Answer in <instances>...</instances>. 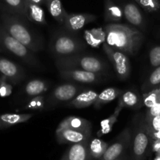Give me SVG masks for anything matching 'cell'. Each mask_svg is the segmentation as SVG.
Listing matches in <instances>:
<instances>
[{"mask_svg": "<svg viewBox=\"0 0 160 160\" xmlns=\"http://www.w3.org/2000/svg\"><path fill=\"white\" fill-rule=\"evenodd\" d=\"M106 43L126 55L134 56L143 44L145 36L136 28L120 23H110L104 28Z\"/></svg>", "mask_w": 160, "mask_h": 160, "instance_id": "cell-1", "label": "cell"}, {"mask_svg": "<svg viewBox=\"0 0 160 160\" xmlns=\"http://www.w3.org/2000/svg\"><path fill=\"white\" fill-rule=\"evenodd\" d=\"M0 23L10 35L33 52H38L44 48L42 38L28 28L26 21L21 17L0 10Z\"/></svg>", "mask_w": 160, "mask_h": 160, "instance_id": "cell-2", "label": "cell"}, {"mask_svg": "<svg viewBox=\"0 0 160 160\" xmlns=\"http://www.w3.org/2000/svg\"><path fill=\"white\" fill-rule=\"evenodd\" d=\"M0 48H2V50H5L13 56H17L31 67L38 69L42 68V64L35 56L34 52H33L28 47L10 35L1 23H0Z\"/></svg>", "mask_w": 160, "mask_h": 160, "instance_id": "cell-3", "label": "cell"}, {"mask_svg": "<svg viewBox=\"0 0 160 160\" xmlns=\"http://www.w3.org/2000/svg\"><path fill=\"white\" fill-rule=\"evenodd\" d=\"M85 48V44L70 32L56 33L50 43V51L56 59L80 54Z\"/></svg>", "mask_w": 160, "mask_h": 160, "instance_id": "cell-4", "label": "cell"}, {"mask_svg": "<svg viewBox=\"0 0 160 160\" xmlns=\"http://www.w3.org/2000/svg\"><path fill=\"white\" fill-rule=\"evenodd\" d=\"M57 70L78 69L99 73L106 70V64L102 59L92 56L77 54L67 57L57 58L55 61Z\"/></svg>", "mask_w": 160, "mask_h": 160, "instance_id": "cell-5", "label": "cell"}, {"mask_svg": "<svg viewBox=\"0 0 160 160\" xmlns=\"http://www.w3.org/2000/svg\"><path fill=\"white\" fill-rule=\"evenodd\" d=\"M151 140L145 119L143 120L140 119L135 123V128L132 133L131 143L134 160L145 159Z\"/></svg>", "mask_w": 160, "mask_h": 160, "instance_id": "cell-6", "label": "cell"}, {"mask_svg": "<svg viewBox=\"0 0 160 160\" xmlns=\"http://www.w3.org/2000/svg\"><path fill=\"white\" fill-rule=\"evenodd\" d=\"M103 50L112 63L116 73L120 80H127L131 74V63L125 53L114 49L106 42L102 45Z\"/></svg>", "mask_w": 160, "mask_h": 160, "instance_id": "cell-7", "label": "cell"}, {"mask_svg": "<svg viewBox=\"0 0 160 160\" xmlns=\"http://www.w3.org/2000/svg\"><path fill=\"white\" fill-rule=\"evenodd\" d=\"M133 131L127 128L120 133L115 142L107 148L102 160H115L122 156L131 143Z\"/></svg>", "mask_w": 160, "mask_h": 160, "instance_id": "cell-8", "label": "cell"}, {"mask_svg": "<svg viewBox=\"0 0 160 160\" xmlns=\"http://www.w3.org/2000/svg\"><path fill=\"white\" fill-rule=\"evenodd\" d=\"M0 74L6 77L12 84H19L25 78L24 70L21 67L2 56H0Z\"/></svg>", "mask_w": 160, "mask_h": 160, "instance_id": "cell-9", "label": "cell"}, {"mask_svg": "<svg viewBox=\"0 0 160 160\" xmlns=\"http://www.w3.org/2000/svg\"><path fill=\"white\" fill-rule=\"evenodd\" d=\"M59 75L64 80L83 84H92L100 80L98 73L78 70V69H60L58 70Z\"/></svg>", "mask_w": 160, "mask_h": 160, "instance_id": "cell-10", "label": "cell"}, {"mask_svg": "<svg viewBox=\"0 0 160 160\" xmlns=\"http://www.w3.org/2000/svg\"><path fill=\"white\" fill-rule=\"evenodd\" d=\"M95 19L96 16L89 13H67L62 25L66 31L73 34L79 31Z\"/></svg>", "mask_w": 160, "mask_h": 160, "instance_id": "cell-11", "label": "cell"}, {"mask_svg": "<svg viewBox=\"0 0 160 160\" xmlns=\"http://www.w3.org/2000/svg\"><path fill=\"white\" fill-rule=\"evenodd\" d=\"M81 88L73 84H64L59 85L53 90L51 96L52 102H66L75 98Z\"/></svg>", "mask_w": 160, "mask_h": 160, "instance_id": "cell-12", "label": "cell"}, {"mask_svg": "<svg viewBox=\"0 0 160 160\" xmlns=\"http://www.w3.org/2000/svg\"><path fill=\"white\" fill-rule=\"evenodd\" d=\"M56 136L61 144H76L88 141L91 134L69 128H56Z\"/></svg>", "mask_w": 160, "mask_h": 160, "instance_id": "cell-13", "label": "cell"}, {"mask_svg": "<svg viewBox=\"0 0 160 160\" xmlns=\"http://www.w3.org/2000/svg\"><path fill=\"white\" fill-rule=\"evenodd\" d=\"M57 128H69L75 131L91 134L92 123L90 121L79 117H68L59 123Z\"/></svg>", "mask_w": 160, "mask_h": 160, "instance_id": "cell-14", "label": "cell"}, {"mask_svg": "<svg viewBox=\"0 0 160 160\" xmlns=\"http://www.w3.org/2000/svg\"><path fill=\"white\" fill-rule=\"evenodd\" d=\"M0 10L14 14L29 21L27 17L25 0H0Z\"/></svg>", "mask_w": 160, "mask_h": 160, "instance_id": "cell-15", "label": "cell"}, {"mask_svg": "<svg viewBox=\"0 0 160 160\" xmlns=\"http://www.w3.org/2000/svg\"><path fill=\"white\" fill-rule=\"evenodd\" d=\"M123 16L131 24L138 28L144 27V16L138 6L134 2H128L123 6Z\"/></svg>", "mask_w": 160, "mask_h": 160, "instance_id": "cell-16", "label": "cell"}, {"mask_svg": "<svg viewBox=\"0 0 160 160\" xmlns=\"http://www.w3.org/2000/svg\"><path fill=\"white\" fill-rule=\"evenodd\" d=\"M90 156L88 141H85L73 144L64 157L66 160H88Z\"/></svg>", "mask_w": 160, "mask_h": 160, "instance_id": "cell-17", "label": "cell"}, {"mask_svg": "<svg viewBox=\"0 0 160 160\" xmlns=\"http://www.w3.org/2000/svg\"><path fill=\"white\" fill-rule=\"evenodd\" d=\"M98 95V94L95 91H85L78 94L73 99L69 102L67 105L70 107L78 108V109L88 107L95 104Z\"/></svg>", "mask_w": 160, "mask_h": 160, "instance_id": "cell-18", "label": "cell"}, {"mask_svg": "<svg viewBox=\"0 0 160 160\" xmlns=\"http://www.w3.org/2000/svg\"><path fill=\"white\" fill-rule=\"evenodd\" d=\"M25 6H26L27 17L30 22H33L40 25L47 24L45 11L42 6L25 1Z\"/></svg>", "mask_w": 160, "mask_h": 160, "instance_id": "cell-19", "label": "cell"}, {"mask_svg": "<svg viewBox=\"0 0 160 160\" xmlns=\"http://www.w3.org/2000/svg\"><path fill=\"white\" fill-rule=\"evenodd\" d=\"M84 37L87 44L93 48H98L106 42V34L104 28H97L84 31Z\"/></svg>", "mask_w": 160, "mask_h": 160, "instance_id": "cell-20", "label": "cell"}, {"mask_svg": "<svg viewBox=\"0 0 160 160\" xmlns=\"http://www.w3.org/2000/svg\"><path fill=\"white\" fill-rule=\"evenodd\" d=\"M105 20L109 23H117L123 18V9L113 0H105Z\"/></svg>", "mask_w": 160, "mask_h": 160, "instance_id": "cell-21", "label": "cell"}, {"mask_svg": "<svg viewBox=\"0 0 160 160\" xmlns=\"http://www.w3.org/2000/svg\"><path fill=\"white\" fill-rule=\"evenodd\" d=\"M45 6L50 15L59 23L62 24L67 12L64 9L61 0H46Z\"/></svg>", "mask_w": 160, "mask_h": 160, "instance_id": "cell-22", "label": "cell"}, {"mask_svg": "<svg viewBox=\"0 0 160 160\" xmlns=\"http://www.w3.org/2000/svg\"><path fill=\"white\" fill-rule=\"evenodd\" d=\"M121 94L122 91L115 88H109L105 89L101 93L98 94L96 102L94 104L95 107L98 109L101 106L115 100Z\"/></svg>", "mask_w": 160, "mask_h": 160, "instance_id": "cell-23", "label": "cell"}, {"mask_svg": "<svg viewBox=\"0 0 160 160\" xmlns=\"http://www.w3.org/2000/svg\"><path fill=\"white\" fill-rule=\"evenodd\" d=\"M123 106L118 104L117 108L114 110V112L111 116H109L107 119H105L100 123L101 126V130L98 131V136H102L104 134H108L112 131V128H113L114 124L117 123V120H118L119 115H120V112L123 109Z\"/></svg>", "mask_w": 160, "mask_h": 160, "instance_id": "cell-24", "label": "cell"}, {"mask_svg": "<svg viewBox=\"0 0 160 160\" xmlns=\"http://www.w3.org/2000/svg\"><path fill=\"white\" fill-rule=\"evenodd\" d=\"M48 86L44 81L34 79L29 81L25 86V93L29 96H38L46 92Z\"/></svg>", "mask_w": 160, "mask_h": 160, "instance_id": "cell-25", "label": "cell"}, {"mask_svg": "<svg viewBox=\"0 0 160 160\" xmlns=\"http://www.w3.org/2000/svg\"><path fill=\"white\" fill-rule=\"evenodd\" d=\"M32 114L24 113V114H15V113H6L0 115V118L5 123V124L9 128L13 125L19 124V123H24L29 120L32 117Z\"/></svg>", "mask_w": 160, "mask_h": 160, "instance_id": "cell-26", "label": "cell"}, {"mask_svg": "<svg viewBox=\"0 0 160 160\" xmlns=\"http://www.w3.org/2000/svg\"><path fill=\"white\" fill-rule=\"evenodd\" d=\"M140 98L137 93L132 91H128L122 94L121 96L119 98L118 104L123 107L134 108L138 106Z\"/></svg>", "mask_w": 160, "mask_h": 160, "instance_id": "cell-27", "label": "cell"}, {"mask_svg": "<svg viewBox=\"0 0 160 160\" xmlns=\"http://www.w3.org/2000/svg\"><path fill=\"white\" fill-rule=\"evenodd\" d=\"M107 143L99 138H95L89 144L91 156L95 159H100L103 156L108 148Z\"/></svg>", "mask_w": 160, "mask_h": 160, "instance_id": "cell-28", "label": "cell"}, {"mask_svg": "<svg viewBox=\"0 0 160 160\" xmlns=\"http://www.w3.org/2000/svg\"><path fill=\"white\" fill-rule=\"evenodd\" d=\"M160 102V88H155L148 93L144 94L143 104L145 107H152L156 103Z\"/></svg>", "mask_w": 160, "mask_h": 160, "instance_id": "cell-29", "label": "cell"}, {"mask_svg": "<svg viewBox=\"0 0 160 160\" xmlns=\"http://www.w3.org/2000/svg\"><path fill=\"white\" fill-rule=\"evenodd\" d=\"M134 1L147 12H157L160 9L159 0H134Z\"/></svg>", "mask_w": 160, "mask_h": 160, "instance_id": "cell-30", "label": "cell"}, {"mask_svg": "<svg viewBox=\"0 0 160 160\" xmlns=\"http://www.w3.org/2000/svg\"><path fill=\"white\" fill-rule=\"evenodd\" d=\"M160 87V66L156 67L152 73H151L150 77L148 78V81L145 84V90H149V89L158 88Z\"/></svg>", "mask_w": 160, "mask_h": 160, "instance_id": "cell-31", "label": "cell"}, {"mask_svg": "<svg viewBox=\"0 0 160 160\" xmlns=\"http://www.w3.org/2000/svg\"><path fill=\"white\" fill-rule=\"evenodd\" d=\"M12 92V84L3 75H0V96L8 97Z\"/></svg>", "mask_w": 160, "mask_h": 160, "instance_id": "cell-32", "label": "cell"}, {"mask_svg": "<svg viewBox=\"0 0 160 160\" xmlns=\"http://www.w3.org/2000/svg\"><path fill=\"white\" fill-rule=\"evenodd\" d=\"M45 106V101L44 97L41 95H38L33 98L31 101L27 105L26 109H31V110H41L44 108Z\"/></svg>", "mask_w": 160, "mask_h": 160, "instance_id": "cell-33", "label": "cell"}, {"mask_svg": "<svg viewBox=\"0 0 160 160\" xmlns=\"http://www.w3.org/2000/svg\"><path fill=\"white\" fill-rule=\"evenodd\" d=\"M149 62L154 67L160 66V46H156L152 48L149 52Z\"/></svg>", "mask_w": 160, "mask_h": 160, "instance_id": "cell-34", "label": "cell"}, {"mask_svg": "<svg viewBox=\"0 0 160 160\" xmlns=\"http://www.w3.org/2000/svg\"><path fill=\"white\" fill-rule=\"evenodd\" d=\"M145 123H146L147 128L149 132L160 131V116L153 117L148 120H145Z\"/></svg>", "mask_w": 160, "mask_h": 160, "instance_id": "cell-35", "label": "cell"}, {"mask_svg": "<svg viewBox=\"0 0 160 160\" xmlns=\"http://www.w3.org/2000/svg\"><path fill=\"white\" fill-rule=\"evenodd\" d=\"M158 116H160V102L156 103L153 106L148 108L145 120H148L150 119L153 118V117H158Z\"/></svg>", "mask_w": 160, "mask_h": 160, "instance_id": "cell-36", "label": "cell"}, {"mask_svg": "<svg viewBox=\"0 0 160 160\" xmlns=\"http://www.w3.org/2000/svg\"><path fill=\"white\" fill-rule=\"evenodd\" d=\"M148 133H149L152 141L159 140L160 139V131H151V132L148 131Z\"/></svg>", "mask_w": 160, "mask_h": 160, "instance_id": "cell-37", "label": "cell"}, {"mask_svg": "<svg viewBox=\"0 0 160 160\" xmlns=\"http://www.w3.org/2000/svg\"><path fill=\"white\" fill-rule=\"evenodd\" d=\"M25 1H28L30 2L34 3V4L42 6V5H45V1H46V0H25Z\"/></svg>", "mask_w": 160, "mask_h": 160, "instance_id": "cell-38", "label": "cell"}, {"mask_svg": "<svg viewBox=\"0 0 160 160\" xmlns=\"http://www.w3.org/2000/svg\"><path fill=\"white\" fill-rule=\"evenodd\" d=\"M4 128H7V126L5 124L4 122H3L2 120H1V118H0V129H4Z\"/></svg>", "mask_w": 160, "mask_h": 160, "instance_id": "cell-39", "label": "cell"}, {"mask_svg": "<svg viewBox=\"0 0 160 160\" xmlns=\"http://www.w3.org/2000/svg\"><path fill=\"white\" fill-rule=\"evenodd\" d=\"M154 160H160V156H157Z\"/></svg>", "mask_w": 160, "mask_h": 160, "instance_id": "cell-40", "label": "cell"}, {"mask_svg": "<svg viewBox=\"0 0 160 160\" xmlns=\"http://www.w3.org/2000/svg\"><path fill=\"white\" fill-rule=\"evenodd\" d=\"M115 160H123V159H122V158H120V157H119L118 159H115Z\"/></svg>", "mask_w": 160, "mask_h": 160, "instance_id": "cell-41", "label": "cell"}, {"mask_svg": "<svg viewBox=\"0 0 160 160\" xmlns=\"http://www.w3.org/2000/svg\"><path fill=\"white\" fill-rule=\"evenodd\" d=\"M62 160H66V159H65V157H64L63 156V158H62Z\"/></svg>", "mask_w": 160, "mask_h": 160, "instance_id": "cell-42", "label": "cell"}, {"mask_svg": "<svg viewBox=\"0 0 160 160\" xmlns=\"http://www.w3.org/2000/svg\"><path fill=\"white\" fill-rule=\"evenodd\" d=\"M1 52H2V48H0V53H1Z\"/></svg>", "mask_w": 160, "mask_h": 160, "instance_id": "cell-43", "label": "cell"}, {"mask_svg": "<svg viewBox=\"0 0 160 160\" xmlns=\"http://www.w3.org/2000/svg\"><path fill=\"white\" fill-rule=\"evenodd\" d=\"M159 88H160V87H159Z\"/></svg>", "mask_w": 160, "mask_h": 160, "instance_id": "cell-44", "label": "cell"}]
</instances>
